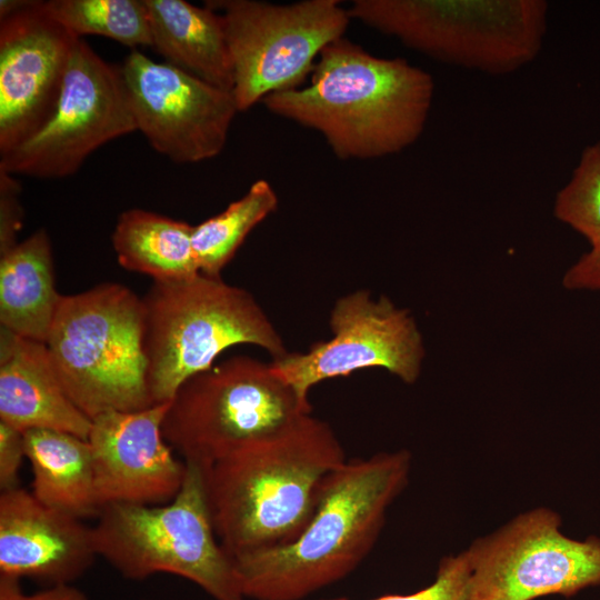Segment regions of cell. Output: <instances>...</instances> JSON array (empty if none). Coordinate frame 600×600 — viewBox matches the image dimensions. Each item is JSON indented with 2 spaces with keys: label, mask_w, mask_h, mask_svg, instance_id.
<instances>
[{
  "label": "cell",
  "mask_w": 600,
  "mask_h": 600,
  "mask_svg": "<svg viewBox=\"0 0 600 600\" xmlns=\"http://www.w3.org/2000/svg\"><path fill=\"white\" fill-rule=\"evenodd\" d=\"M308 86L274 92L273 114L319 132L341 160L398 153L426 128L432 76L402 58H380L342 37L318 57Z\"/></svg>",
  "instance_id": "obj_1"
},
{
  "label": "cell",
  "mask_w": 600,
  "mask_h": 600,
  "mask_svg": "<svg viewBox=\"0 0 600 600\" xmlns=\"http://www.w3.org/2000/svg\"><path fill=\"white\" fill-rule=\"evenodd\" d=\"M407 450L347 459L322 480L311 518L291 542L233 558L244 598L300 600L352 572L406 488Z\"/></svg>",
  "instance_id": "obj_2"
},
{
  "label": "cell",
  "mask_w": 600,
  "mask_h": 600,
  "mask_svg": "<svg viewBox=\"0 0 600 600\" xmlns=\"http://www.w3.org/2000/svg\"><path fill=\"white\" fill-rule=\"evenodd\" d=\"M347 460L333 429L304 413L274 433L201 467L217 538L234 557L293 541L319 487Z\"/></svg>",
  "instance_id": "obj_3"
},
{
  "label": "cell",
  "mask_w": 600,
  "mask_h": 600,
  "mask_svg": "<svg viewBox=\"0 0 600 600\" xmlns=\"http://www.w3.org/2000/svg\"><path fill=\"white\" fill-rule=\"evenodd\" d=\"M142 302L147 380L154 404L171 401L183 382L211 368L232 346H258L272 359L289 352L254 297L221 277L198 273L153 281Z\"/></svg>",
  "instance_id": "obj_4"
},
{
  "label": "cell",
  "mask_w": 600,
  "mask_h": 600,
  "mask_svg": "<svg viewBox=\"0 0 600 600\" xmlns=\"http://www.w3.org/2000/svg\"><path fill=\"white\" fill-rule=\"evenodd\" d=\"M143 336L142 298L123 284L62 296L46 344L63 388L91 421L154 404Z\"/></svg>",
  "instance_id": "obj_5"
},
{
  "label": "cell",
  "mask_w": 600,
  "mask_h": 600,
  "mask_svg": "<svg viewBox=\"0 0 600 600\" xmlns=\"http://www.w3.org/2000/svg\"><path fill=\"white\" fill-rule=\"evenodd\" d=\"M186 466L182 487L171 501L101 508L92 527L96 553L130 580L170 573L196 583L214 600H244L233 559L213 528L202 468Z\"/></svg>",
  "instance_id": "obj_6"
},
{
  "label": "cell",
  "mask_w": 600,
  "mask_h": 600,
  "mask_svg": "<svg viewBox=\"0 0 600 600\" xmlns=\"http://www.w3.org/2000/svg\"><path fill=\"white\" fill-rule=\"evenodd\" d=\"M358 20L408 48L490 74L513 72L539 54L547 30L542 0H354Z\"/></svg>",
  "instance_id": "obj_7"
},
{
  "label": "cell",
  "mask_w": 600,
  "mask_h": 600,
  "mask_svg": "<svg viewBox=\"0 0 600 600\" xmlns=\"http://www.w3.org/2000/svg\"><path fill=\"white\" fill-rule=\"evenodd\" d=\"M311 412L270 362L234 356L180 386L162 433L184 462L206 467Z\"/></svg>",
  "instance_id": "obj_8"
},
{
  "label": "cell",
  "mask_w": 600,
  "mask_h": 600,
  "mask_svg": "<svg viewBox=\"0 0 600 600\" xmlns=\"http://www.w3.org/2000/svg\"><path fill=\"white\" fill-rule=\"evenodd\" d=\"M223 22L239 112L267 96L303 87L321 51L343 37L351 20L337 0L276 4L210 0Z\"/></svg>",
  "instance_id": "obj_9"
},
{
  "label": "cell",
  "mask_w": 600,
  "mask_h": 600,
  "mask_svg": "<svg viewBox=\"0 0 600 600\" xmlns=\"http://www.w3.org/2000/svg\"><path fill=\"white\" fill-rule=\"evenodd\" d=\"M464 551L470 600L572 597L600 586V538L567 537L559 514L548 508L519 514Z\"/></svg>",
  "instance_id": "obj_10"
},
{
  "label": "cell",
  "mask_w": 600,
  "mask_h": 600,
  "mask_svg": "<svg viewBox=\"0 0 600 600\" xmlns=\"http://www.w3.org/2000/svg\"><path fill=\"white\" fill-rule=\"evenodd\" d=\"M136 130L121 66L107 62L79 39L52 117L28 141L0 156V170L41 179L66 178L98 148Z\"/></svg>",
  "instance_id": "obj_11"
},
{
  "label": "cell",
  "mask_w": 600,
  "mask_h": 600,
  "mask_svg": "<svg viewBox=\"0 0 600 600\" xmlns=\"http://www.w3.org/2000/svg\"><path fill=\"white\" fill-rule=\"evenodd\" d=\"M329 324V340L270 361L303 404L312 407L309 393L313 386L362 369L383 368L406 383L418 380L426 350L409 310L359 289L334 302Z\"/></svg>",
  "instance_id": "obj_12"
},
{
  "label": "cell",
  "mask_w": 600,
  "mask_h": 600,
  "mask_svg": "<svg viewBox=\"0 0 600 600\" xmlns=\"http://www.w3.org/2000/svg\"><path fill=\"white\" fill-rule=\"evenodd\" d=\"M137 130L177 163H197L221 153L239 112L232 91L217 88L137 49L121 66Z\"/></svg>",
  "instance_id": "obj_13"
},
{
  "label": "cell",
  "mask_w": 600,
  "mask_h": 600,
  "mask_svg": "<svg viewBox=\"0 0 600 600\" xmlns=\"http://www.w3.org/2000/svg\"><path fill=\"white\" fill-rule=\"evenodd\" d=\"M76 37L43 1L0 19V156L33 137L58 106Z\"/></svg>",
  "instance_id": "obj_14"
},
{
  "label": "cell",
  "mask_w": 600,
  "mask_h": 600,
  "mask_svg": "<svg viewBox=\"0 0 600 600\" xmlns=\"http://www.w3.org/2000/svg\"><path fill=\"white\" fill-rule=\"evenodd\" d=\"M169 402L131 412L107 411L92 420L88 442L100 508L163 504L180 491L187 466L162 433Z\"/></svg>",
  "instance_id": "obj_15"
},
{
  "label": "cell",
  "mask_w": 600,
  "mask_h": 600,
  "mask_svg": "<svg viewBox=\"0 0 600 600\" xmlns=\"http://www.w3.org/2000/svg\"><path fill=\"white\" fill-rule=\"evenodd\" d=\"M98 558L92 527L17 487L0 494V573L71 583Z\"/></svg>",
  "instance_id": "obj_16"
},
{
  "label": "cell",
  "mask_w": 600,
  "mask_h": 600,
  "mask_svg": "<svg viewBox=\"0 0 600 600\" xmlns=\"http://www.w3.org/2000/svg\"><path fill=\"white\" fill-rule=\"evenodd\" d=\"M0 421L24 432L63 431L87 439L92 421L76 406L43 342L0 327Z\"/></svg>",
  "instance_id": "obj_17"
},
{
  "label": "cell",
  "mask_w": 600,
  "mask_h": 600,
  "mask_svg": "<svg viewBox=\"0 0 600 600\" xmlns=\"http://www.w3.org/2000/svg\"><path fill=\"white\" fill-rule=\"evenodd\" d=\"M151 47L167 63L232 91L233 71L221 16L184 0H143Z\"/></svg>",
  "instance_id": "obj_18"
},
{
  "label": "cell",
  "mask_w": 600,
  "mask_h": 600,
  "mask_svg": "<svg viewBox=\"0 0 600 600\" xmlns=\"http://www.w3.org/2000/svg\"><path fill=\"white\" fill-rule=\"evenodd\" d=\"M61 298L44 229L0 257V327L46 343Z\"/></svg>",
  "instance_id": "obj_19"
},
{
  "label": "cell",
  "mask_w": 600,
  "mask_h": 600,
  "mask_svg": "<svg viewBox=\"0 0 600 600\" xmlns=\"http://www.w3.org/2000/svg\"><path fill=\"white\" fill-rule=\"evenodd\" d=\"M24 441L32 494L78 519L97 518L101 508L88 440L63 431L32 429L24 431Z\"/></svg>",
  "instance_id": "obj_20"
},
{
  "label": "cell",
  "mask_w": 600,
  "mask_h": 600,
  "mask_svg": "<svg viewBox=\"0 0 600 600\" xmlns=\"http://www.w3.org/2000/svg\"><path fill=\"white\" fill-rule=\"evenodd\" d=\"M193 226L143 209H128L117 221L111 242L118 262L153 281L191 278L199 272Z\"/></svg>",
  "instance_id": "obj_21"
},
{
  "label": "cell",
  "mask_w": 600,
  "mask_h": 600,
  "mask_svg": "<svg viewBox=\"0 0 600 600\" xmlns=\"http://www.w3.org/2000/svg\"><path fill=\"white\" fill-rule=\"evenodd\" d=\"M278 203L272 186L260 179L222 212L193 226L192 244L199 272L220 277L250 231L270 216Z\"/></svg>",
  "instance_id": "obj_22"
},
{
  "label": "cell",
  "mask_w": 600,
  "mask_h": 600,
  "mask_svg": "<svg viewBox=\"0 0 600 600\" xmlns=\"http://www.w3.org/2000/svg\"><path fill=\"white\" fill-rule=\"evenodd\" d=\"M48 14L80 38L102 36L136 49L151 47V32L143 0H48Z\"/></svg>",
  "instance_id": "obj_23"
},
{
  "label": "cell",
  "mask_w": 600,
  "mask_h": 600,
  "mask_svg": "<svg viewBox=\"0 0 600 600\" xmlns=\"http://www.w3.org/2000/svg\"><path fill=\"white\" fill-rule=\"evenodd\" d=\"M554 216L600 247V140L587 146L569 182L557 193Z\"/></svg>",
  "instance_id": "obj_24"
},
{
  "label": "cell",
  "mask_w": 600,
  "mask_h": 600,
  "mask_svg": "<svg viewBox=\"0 0 600 600\" xmlns=\"http://www.w3.org/2000/svg\"><path fill=\"white\" fill-rule=\"evenodd\" d=\"M470 576L468 557L462 551L441 559L436 579L428 587L409 594H384L369 600H470Z\"/></svg>",
  "instance_id": "obj_25"
},
{
  "label": "cell",
  "mask_w": 600,
  "mask_h": 600,
  "mask_svg": "<svg viewBox=\"0 0 600 600\" xmlns=\"http://www.w3.org/2000/svg\"><path fill=\"white\" fill-rule=\"evenodd\" d=\"M21 186L13 174L0 170V257L14 248L23 226Z\"/></svg>",
  "instance_id": "obj_26"
},
{
  "label": "cell",
  "mask_w": 600,
  "mask_h": 600,
  "mask_svg": "<svg viewBox=\"0 0 600 600\" xmlns=\"http://www.w3.org/2000/svg\"><path fill=\"white\" fill-rule=\"evenodd\" d=\"M23 459H27L24 432L0 421L1 491L19 487L18 474Z\"/></svg>",
  "instance_id": "obj_27"
},
{
  "label": "cell",
  "mask_w": 600,
  "mask_h": 600,
  "mask_svg": "<svg viewBox=\"0 0 600 600\" xmlns=\"http://www.w3.org/2000/svg\"><path fill=\"white\" fill-rule=\"evenodd\" d=\"M568 290L600 291V247L591 248L563 276Z\"/></svg>",
  "instance_id": "obj_28"
},
{
  "label": "cell",
  "mask_w": 600,
  "mask_h": 600,
  "mask_svg": "<svg viewBox=\"0 0 600 600\" xmlns=\"http://www.w3.org/2000/svg\"><path fill=\"white\" fill-rule=\"evenodd\" d=\"M27 600H88V598L81 590L70 583H62L29 594Z\"/></svg>",
  "instance_id": "obj_29"
},
{
  "label": "cell",
  "mask_w": 600,
  "mask_h": 600,
  "mask_svg": "<svg viewBox=\"0 0 600 600\" xmlns=\"http://www.w3.org/2000/svg\"><path fill=\"white\" fill-rule=\"evenodd\" d=\"M20 578L0 573V600H27L28 594L23 592Z\"/></svg>",
  "instance_id": "obj_30"
}]
</instances>
